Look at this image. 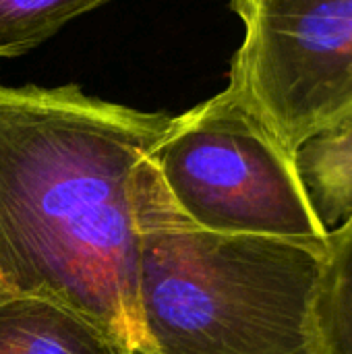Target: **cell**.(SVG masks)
<instances>
[{
  "instance_id": "obj_5",
  "label": "cell",
  "mask_w": 352,
  "mask_h": 354,
  "mask_svg": "<svg viewBox=\"0 0 352 354\" xmlns=\"http://www.w3.org/2000/svg\"><path fill=\"white\" fill-rule=\"evenodd\" d=\"M0 354H137L83 313L41 297L0 305Z\"/></svg>"
},
{
  "instance_id": "obj_1",
  "label": "cell",
  "mask_w": 352,
  "mask_h": 354,
  "mask_svg": "<svg viewBox=\"0 0 352 354\" xmlns=\"http://www.w3.org/2000/svg\"><path fill=\"white\" fill-rule=\"evenodd\" d=\"M166 112L0 81V305L62 303L145 354L137 199Z\"/></svg>"
},
{
  "instance_id": "obj_8",
  "label": "cell",
  "mask_w": 352,
  "mask_h": 354,
  "mask_svg": "<svg viewBox=\"0 0 352 354\" xmlns=\"http://www.w3.org/2000/svg\"><path fill=\"white\" fill-rule=\"evenodd\" d=\"M110 0H0V60L23 56Z\"/></svg>"
},
{
  "instance_id": "obj_3",
  "label": "cell",
  "mask_w": 352,
  "mask_h": 354,
  "mask_svg": "<svg viewBox=\"0 0 352 354\" xmlns=\"http://www.w3.org/2000/svg\"><path fill=\"white\" fill-rule=\"evenodd\" d=\"M154 166L174 212L218 234L324 243L295 156L228 87L172 116Z\"/></svg>"
},
{
  "instance_id": "obj_2",
  "label": "cell",
  "mask_w": 352,
  "mask_h": 354,
  "mask_svg": "<svg viewBox=\"0 0 352 354\" xmlns=\"http://www.w3.org/2000/svg\"><path fill=\"white\" fill-rule=\"evenodd\" d=\"M145 354H313L324 243L218 234L170 205L151 162L137 199Z\"/></svg>"
},
{
  "instance_id": "obj_4",
  "label": "cell",
  "mask_w": 352,
  "mask_h": 354,
  "mask_svg": "<svg viewBox=\"0 0 352 354\" xmlns=\"http://www.w3.org/2000/svg\"><path fill=\"white\" fill-rule=\"evenodd\" d=\"M245 37L228 89L295 156L352 112V0H230Z\"/></svg>"
},
{
  "instance_id": "obj_6",
  "label": "cell",
  "mask_w": 352,
  "mask_h": 354,
  "mask_svg": "<svg viewBox=\"0 0 352 354\" xmlns=\"http://www.w3.org/2000/svg\"><path fill=\"white\" fill-rule=\"evenodd\" d=\"M295 166L326 232L342 226L352 216V112L307 139L295 151Z\"/></svg>"
},
{
  "instance_id": "obj_7",
  "label": "cell",
  "mask_w": 352,
  "mask_h": 354,
  "mask_svg": "<svg viewBox=\"0 0 352 354\" xmlns=\"http://www.w3.org/2000/svg\"><path fill=\"white\" fill-rule=\"evenodd\" d=\"M313 354H352V216L328 232L311 301Z\"/></svg>"
}]
</instances>
